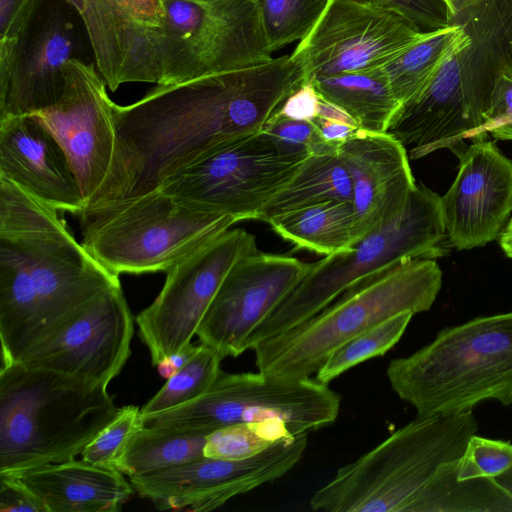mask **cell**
Listing matches in <instances>:
<instances>
[{
    "mask_svg": "<svg viewBox=\"0 0 512 512\" xmlns=\"http://www.w3.org/2000/svg\"><path fill=\"white\" fill-rule=\"evenodd\" d=\"M272 53L303 40L314 28L329 0H257Z\"/></svg>",
    "mask_w": 512,
    "mask_h": 512,
    "instance_id": "d6a6232c",
    "label": "cell"
},
{
    "mask_svg": "<svg viewBox=\"0 0 512 512\" xmlns=\"http://www.w3.org/2000/svg\"><path fill=\"white\" fill-rule=\"evenodd\" d=\"M195 348L196 345L190 344L180 352L165 358L157 365L159 373L165 378L172 376L178 369L187 363L194 353Z\"/></svg>",
    "mask_w": 512,
    "mask_h": 512,
    "instance_id": "ee69618b",
    "label": "cell"
},
{
    "mask_svg": "<svg viewBox=\"0 0 512 512\" xmlns=\"http://www.w3.org/2000/svg\"><path fill=\"white\" fill-rule=\"evenodd\" d=\"M0 176L57 211L85 210L66 152L34 114L0 118Z\"/></svg>",
    "mask_w": 512,
    "mask_h": 512,
    "instance_id": "44dd1931",
    "label": "cell"
},
{
    "mask_svg": "<svg viewBox=\"0 0 512 512\" xmlns=\"http://www.w3.org/2000/svg\"><path fill=\"white\" fill-rule=\"evenodd\" d=\"M143 426L141 408L127 405L86 446L83 460L106 467H113L134 434Z\"/></svg>",
    "mask_w": 512,
    "mask_h": 512,
    "instance_id": "e575fe53",
    "label": "cell"
},
{
    "mask_svg": "<svg viewBox=\"0 0 512 512\" xmlns=\"http://www.w3.org/2000/svg\"><path fill=\"white\" fill-rule=\"evenodd\" d=\"M1 512H47L42 502L17 478L0 476Z\"/></svg>",
    "mask_w": 512,
    "mask_h": 512,
    "instance_id": "ab89813d",
    "label": "cell"
},
{
    "mask_svg": "<svg viewBox=\"0 0 512 512\" xmlns=\"http://www.w3.org/2000/svg\"><path fill=\"white\" fill-rule=\"evenodd\" d=\"M387 377L418 415L456 414L494 400L512 403V311L448 327L411 355L393 359Z\"/></svg>",
    "mask_w": 512,
    "mask_h": 512,
    "instance_id": "8992f818",
    "label": "cell"
},
{
    "mask_svg": "<svg viewBox=\"0 0 512 512\" xmlns=\"http://www.w3.org/2000/svg\"><path fill=\"white\" fill-rule=\"evenodd\" d=\"M35 0H0V44L12 40Z\"/></svg>",
    "mask_w": 512,
    "mask_h": 512,
    "instance_id": "b9f144b4",
    "label": "cell"
},
{
    "mask_svg": "<svg viewBox=\"0 0 512 512\" xmlns=\"http://www.w3.org/2000/svg\"><path fill=\"white\" fill-rule=\"evenodd\" d=\"M314 123L318 127L321 136L327 142L337 146H341V144L360 130L355 125L319 117L314 120Z\"/></svg>",
    "mask_w": 512,
    "mask_h": 512,
    "instance_id": "7bdbcfd3",
    "label": "cell"
},
{
    "mask_svg": "<svg viewBox=\"0 0 512 512\" xmlns=\"http://www.w3.org/2000/svg\"><path fill=\"white\" fill-rule=\"evenodd\" d=\"M457 461L441 465L416 512H512V494L495 478L459 480Z\"/></svg>",
    "mask_w": 512,
    "mask_h": 512,
    "instance_id": "83f0119b",
    "label": "cell"
},
{
    "mask_svg": "<svg viewBox=\"0 0 512 512\" xmlns=\"http://www.w3.org/2000/svg\"><path fill=\"white\" fill-rule=\"evenodd\" d=\"M305 82L290 55L264 64L159 85L114 106L111 166L85 210L132 200L225 145L257 133Z\"/></svg>",
    "mask_w": 512,
    "mask_h": 512,
    "instance_id": "6da1fadb",
    "label": "cell"
},
{
    "mask_svg": "<svg viewBox=\"0 0 512 512\" xmlns=\"http://www.w3.org/2000/svg\"><path fill=\"white\" fill-rule=\"evenodd\" d=\"M320 96V95H319ZM319 118L348 123L358 127L354 119L339 106L320 97L318 116ZM359 128V127H358ZM360 129V128H359Z\"/></svg>",
    "mask_w": 512,
    "mask_h": 512,
    "instance_id": "f6af8a7d",
    "label": "cell"
},
{
    "mask_svg": "<svg viewBox=\"0 0 512 512\" xmlns=\"http://www.w3.org/2000/svg\"><path fill=\"white\" fill-rule=\"evenodd\" d=\"M352 181L359 239L394 220L416 187L406 148L388 133L359 130L339 148Z\"/></svg>",
    "mask_w": 512,
    "mask_h": 512,
    "instance_id": "ffe728a7",
    "label": "cell"
},
{
    "mask_svg": "<svg viewBox=\"0 0 512 512\" xmlns=\"http://www.w3.org/2000/svg\"><path fill=\"white\" fill-rule=\"evenodd\" d=\"M17 478L47 512H117L135 491L116 468L83 459L44 465Z\"/></svg>",
    "mask_w": 512,
    "mask_h": 512,
    "instance_id": "603a6c76",
    "label": "cell"
},
{
    "mask_svg": "<svg viewBox=\"0 0 512 512\" xmlns=\"http://www.w3.org/2000/svg\"><path fill=\"white\" fill-rule=\"evenodd\" d=\"M340 395L316 379L283 380L261 372L221 371L200 397L178 407L143 416L146 426L203 434L235 423L283 420L297 435L332 424Z\"/></svg>",
    "mask_w": 512,
    "mask_h": 512,
    "instance_id": "30bf717a",
    "label": "cell"
},
{
    "mask_svg": "<svg viewBox=\"0 0 512 512\" xmlns=\"http://www.w3.org/2000/svg\"><path fill=\"white\" fill-rule=\"evenodd\" d=\"M421 31L429 32L451 25L446 7L442 0H380Z\"/></svg>",
    "mask_w": 512,
    "mask_h": 512,
    "instance_id": "74e56055",
    "label": "cell"
},
{
    "mask_svg": "<svg viewBox=\"0 0 512 512\" xmlns=\"http://www.w3.org/2000/svg\"><path fill=\"white\" fill-rule=\"evenodd\" d=\"M119 411L105 385L1 365L0 476L75 459Z\"/></svg>",
    "mask_w": 512,
    "mask_h": 512,
    "instance_id": "3957f363",
    "label": "cell"
},
{
    "mask_svg": "<svg viewBox=\"0 0 512 512\" xmlns=\"http://www.w3.org/2000/svg\"><path fill=\"white\" fill-rule=\"evenodd\" d=\"M91 37L96 67L112 92L129 82L158 83L155 41L139 31L117 0H77Z\"/></svg>",
    "mask_w": 512,
    "mask_h": 512,
    "instance_id": "7402d4cb",
    "label": "cell"
},
{
    "mask_svg": "<svg viewBox=\"0 0 512 512\" xmlns=\"http://www.w3.org/2000/svg\"><path fill=\"white\" fill-rule=\"evenodd\" d=\"M413 315L399 313L343 343L327 357L315 379L328 384L354 366L384 355L400 340Z\"/></svg>",
    "mask_w": 512,
    "mask_h": 512,
    "instance_id": "4dcf8cb0",
    "label": "cell"
},
{
    "mask_svg": "<svg viewBox=\"0 0 512 512\" xmlns=\"http://www.w3.org/2000/svg\"><path fill=\"white\" fill-rule=\"evenodd\" d=\"M273 231L305 249L325 256L349 249L360 240L352 201H330L272 219Z\"/></svg>",
    "mask_w": 512,
    "mask_h": 512,
    "instance_id": "484cf974",
    "label": "cell"
},
{
    "mask_svg": "<svg viewBox=\"0 0 512 512\" xmlns=\"http://www.w3.org/2000/svg\"><path fill=\"white\" fill-rule=\"evenodd\" d=\"M237 221L189 209L160 190L81 214L86 251L111 272H166Z\"/></svg>",
    "mask_w": 512,
    "mask_h": 512,
    "instance_id": "ba28073f",
    "label": "cell"
},
{
    "mask_svg": "<svg viewBox=\"0 0 512 512\" xmlns=\"http://www.w3.org/2000/svg\"><path fill=\"white\" fill-rule=\"evenodd\" d=\"M440 196L416 184L404 211L349 249L310 263L301 281L252 333L247 346L277 336L306 321L350 286L377 272L414 259L448 254Z\"/></svg>",
    "mask_w": 512,
    "mask_h": 512,
    "instance_id": "52a82bcc",
    "label": "cell"
},
{
    "mask_svg": "<svg viewBox=\"0 0 512 512\" xmlns=\"http://www.w3.org/2000/svg\"><path fill=\"white\" fill-rule=\"evenodd\" d=\"M206 441L207 434L143 424L114 468L130 478L181 465L203 457Z\"/></svg>",
    "mask_w": 512,
    "mask_h": 512,
    "instance_id": "f1b7e54d",
    "label": "cell"
},
{
    "mask_svg": "<svg viewBox=\"0 0 512 512\" xmlns=\"http://www.w3.org/2000/svg\"><path fill=\"white\" fill-rule=\"evenodd\" d=\"M257 250L254 235L228 229L166 271L160 293L136 317L154 366L191 344L229 270Z\"/></svg>",
    "mask_w": 512,
    "mask_h": 512,
    "instance_id": "4fadbf2b",
    "label": "cell"
},
{
    "mask_svg": "<svg viewBox=\"0 0 512 512\" xmlns=\"http://www.w3.org/2000/svg\"><path fill=\"white\" fill-rule=\"evenodd\" d=\"M498 239L504 253L512 258V217L503 228Z\"/></svg>",
    "mask_w": 512,
    "mask_h": 512,
    "instance_id": "7dc6e473",
    "label": "cell"
},
{
    "mask_svg": "<svg viewBox=\"0 0 512 512\" xmlns=\"http://www.w3.org/2000/svg\"><path fill=\"white\" fill-rule=\"evenodd\" d=\"M159 85L271 61L257 0H162Z\"/></svg>",
    "mask_w": 512,
    "mask_h": 512,
    "instance_id": "9c48e42d",
    "label": "cell"
},
{
    "mask_svg": "<svg viewBox=\"0 0 512 512\" xmlns=\"http://www.w3.org/2000/svg\"><path fill=\"white\" fill-rule=\"evenodd\" d=\"M300 164L281 156L270 136L260 130L168 178L159 190L198 212L230 216L237 222L257 219Z\"/></svg>",
    "mask_w": 512,
    "mask_h": 512,
    "instance_id": "7c38bea8",
    "label": "cell"
},
{
    "mask_svg": "<svg viewBox=\"0 0 512 512\" xmlns=\"http://www.w3.org/2000/svg\"><path fill=\"white\" fill-rule=\"evenodd\" d=\"M310 263L255 251L229 270L207 309L196 335L221 357L248 350L252 333L301 281Z\"/></svg>",
    "mask_w": 512,
    "mask_h": 512,
    "instance_id": "e0dca14e",
    "label": "cell"
},
{
    "mask_svg": "<svg viewBox=\"0 0 512 512\" xmlns=\"http://www.w3.org/2000/svg\"><path fill=\"white\" fill-rule=\"evenodd\" d=\"M382 4L329 0L322 16L291 53L305 81L381 67L433 35Z\"/></svg>",
    "mask_w": 512,
    "mask_h": 512,
    "instance_id": "5bb4252c",
    "label": "cell"
},
{
    "mask_svg": "<svg viewBox=\"0 0 512 512\" xmlns=\"http://www.w3.org/2000/svg\"><path fill=\"white\" fill-rule=\"evenodd\" d=\"M473 410L418 415L334 477L310 499L326 512H416L439 467L461 458L478 431Z\"/></svg>",
    "mask_w": 512,
    "mask_h": 512,
    "instance_id": "277c9868",
    "label": "cell"
},
{
    "mask_svg": "<svg viewBox=\"0 0 512 512\" xmlns=\"http://www.w3.org/2000/svg\"><path fill=\"white\" fill-rule=\"evenodd\" d=\"M284 158L302 162L311 155L338 154L340 146L327 142L314 121L294 120L273 113L262 128Z\"/></svg>",
    "mask_w": 512,
    "mask_h": 512,
    "instance_id": "836d02e7",
    "label": "cell"
},
{
    "mask_svg": "<svg viewBox=\"0 0 512 512\" xmlns=\"http://www.w3.org/2000/svg\"><path fill=\"white\" fill-rule=\"evenodd\" d=\"M71 60L95 64L77 0H35L15 37L0 44V118L56 104Z\"/></svg>",
    "mask_w": 512,
    "mask_h": 512,
    "instance_id": "8fae6325",
    "label": "cell"
},
{
    "mask_svg": "<svg viewBox=\"0 0 512 512\" xmlns=\"http://www.w3.org/2000/svg\"><path fill=\"white\" fill-rule=\"evenodd\" d=\"M495 479L512 494V468Z\"/></svg>",
    "mask_w": 512,
    "mask_h": 512,
    "instance_id": "c3c4849f",
    "label": "cell"
},
{
    "mask_svg": "<svg viewBox=\"0 0 512 512\" xmlns=\"http://www.w3.org/2000/svg\"><path fill=\"white\" fill-rule=\"evenodd\" d=\"M448 14V18L451 24H454V19L461 16L464 13L470 12L474 9L482 0H442Z\"/></svg>",
    "mask_w": 512,
    "mask_h": 512,
    "instance_id": "bcb514c9",
    "label": "cell"
},
{
    "mask_svg": "<svg viewBox=\"0 0 512 512\" xmlns=\"http://www.w3.org/2000/svg\"><path fill=\"white\" fill-rule=\"evenodd\" d=\"M483 118V134L498 140H512V64L499 67Z\"/></svg>",
    "mask_w": 512,
    "mask_h": 512,
    "instance_id": "8d00e7d4",
    "label": "cell"
},
{
    "mask_svg": "<svg viewBox=\"0 0 512 512\" xmlns=\"http://www.w3.org/2000/svg\"><path fill=\"white\" fill-rule=\"evenodd\" d=\"M134 333L121 286L110 288L16 362L108 386L126 364Z\"/></svg>",
    "mask_w": 512,
    "mask_h": 512,
    "instance_id": "2e32d148",
    "label": "cell"
},
{
    "mask_svg": "<svg viewBox=\"0 0 512 512\" xmlns=\"http://www.w3.org/2000/svg\"><path fill=\"white\" fill-rule=\"evenodd\" d=\"M223 358L200 343L187 363L167 378L163 387L141 408L142 416L163 412L195 400L218 378Z\"/></svg>",
    "mask_w": 512,
    "mask_h": 512,
    "instance_id": "f546056e",
    "label": "cell"
},
{
    "mask_svg": "<svg viewBox=\"0 0 512 512\" xmlns=\"http://www.w3.org/2000/svg\"><path fill=\"white\" fill-rule=\"evenodd\" d=\"M351 1L359 2V3H368V4H382L380 0H351Z\"/></svg>",
    "mask_w": 512,
    "mask_h": 512,
    "instance_id": "681fc988",
    "label": "cell"
},
{
    "mask_svg": "<svg viewBox=\"0 0 512 512\" xmlns=\"http://www.w3.org/2000/svg\"><path fill=\"white\" fill-rule=\"evenodd\" d=\"M119 275L93 258L57 210L0 176L1 359L51 336Z\"/></svg>",
    "mask_w": 512,
    "mask_h": 512,
    "instance_id": "7a4b0ae2",
    "label": "cell"
},
{
    "mask_svg": "<svg viewBox=\"0 0 512 512\" xmlns=\"http://www.w3.org/2000/svg\"><path fill=\"white\" fill-rule=\"evenodd\" d=\"M65 77L59 101L34 115L66 152L87 205L111 166L115 103L95 64L71 60L65 65Z\"/></svg>",
    "mask_w": 512,
    "mask_h": 512,
    "instance_id": "ac0fdd59",
    "label": "cell"
},
{
    "mask_svg": "<svg viewBox=\"0 0 512 512\" xmlns=\"http://www.w3.org/2000/svg\"><path fill=\"white\" fill-rule=\"evenodd\" d=\"M306 446L302 438L296 437L249 458L222 460L203 456L129 480L134 490L158 509L211 511L284 476L302 459Z\"/></svg>",
    "mask_w": 512,
    "mask_h": 512,
    "instance_id": "9a60e30c",
    "label": "cell"
},
{
    "mask_svg": "<svg viewBox=\"0 0 512 512\" xmlns=\"http://www.w3.org/2000/svg\"><path fill=\"white\" fill-rule=\"evenodd\" d=\"M471 45L472 38L465 26L451 24L381 66V70L402 105L417 97L443 64Z\"/></svg>",
    "mask_w": 512,
    "mask_h": 512,
    "instance_id": "4316f807",
    "label": "cell"
},
{
    "mask_svg": "<svg viewBox=\"0 0 512 512\" xmlns=\"http://www.w3.org/2000/svg\"><path fill=\"white\" fill-rule=\"evenodd\" d=\"M442 285L434 259H414L350 286L321 311L256 344L258 371L283 380L310 378L340 345L402 312L429 310Z\"/></svg>",
    "mask_w": 512,
    "mask_h": 512,
    "instance_id": "5b68a950",
    "label": "cell"
},
{
    "mask_svg": "<svg viewBox=\"0 0 512 512\" xmlns=\"http://www.w3.org/2000/svg\"><path fill=\"white\" fill-rule=\"evenodd\" d=\"M330 201H352V181L338 154L311 155L260 211L257 220L272 219Z\"/></svg>",
    "mask_w": 512,
    "mask_h": 512,
    "instance_id": "d4e9b609",
    "label": "cell"
},
{
    "mask_svg": "<svg viewBox=\"0 0 512 512\" xmlns=\"http://www.w3.org/2000/svg\"><path fill=\"white\" fill-rule=\"evenodd\" d=\"M512 468V442L474 434L457 462L459 480L496 478Z\"/></svg>",
    "mask_w": 512,
    "mask_h": 512,
    "instance_id": "d590c367",
    "label": "cell"
},
{
    "mask_svg": "<svg viewBox=\"0 0 512 512\" xmlns=\"http://www.w3.org/2000/svg\"><path fill=\"white\" fill-rule=\"evenodd\" d=\"M458 174L440 197L450 247L467 250L499 238L512 212V159L479 138L454 151Z\"/></svg>",
    "mask_w": 512,
    "mask_h": 512,
    "instance_id": "d6986e66",
    "label": "cell"
},
{
    "mask_svg": "<svg viewBox=\"0 0 512 512\" xmlns=\"http://www.w3.org/2000/svg\"><path fill=\"white\" fill-rule=\"evenodd\" d=\"M294 436L290 427L277 418L235 423L207 435L204 456L222 460L245 459Z\"/></svg>",
    "mask_w": 512,
    "mask_h": 512,
    "instance_id": "1f68e13d",
    "label": "cell"
},
{
    "mask_svg": "<svg viewBox=\"0 0 512 512\" xmlns=\"http://www.w3.org/2000/svg\"><path fill=\"white\" fill-rule=\"evenodd\" d=\"M129 21L142 33L151 37L157 46L158 34L165 20L162 0H117Z\"/></svg>",
    "mask_w": 512,
    "mask_h": 512,
    "instance_id": "f35d334b",
    "label": "cell"
},
{
    "mask_svg": "<svg viewBox=\"0 0 512 512\" xmlns=\"http://www.w3.org/2000/svg\"><path fill=\"white\" fill-rule=\"evenodd\" d=\"M321 98L348 113L367 132L385 133L401 103L381 67L312 79Z\"/></svg>",
    "mask_w": 512,
    "mask_h": 512,
    "instance_id": "cb8c5ba5",
    "label": "cell"
},
{
    "mask_svg": "<svg viewBox=\"0 0 512 512\" xmlns=\"http://www.w3.org/2000/svg\"><path fill=\"white\" fill-rule=\"evenodd\" d=\"M319 102L320 96L314 85L310 81H305L274 113L289 119L314 121L318 116Z\"/></svg>",
    "mask_w": 512,
    "mask_h": 512,
    "instance_id": "60d3db41",
    "label": "cell"
}]
</instances>
